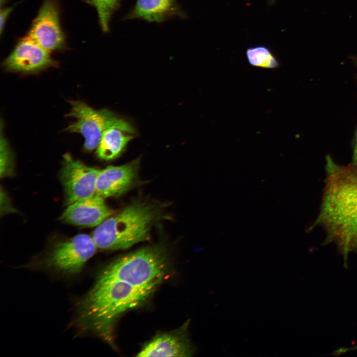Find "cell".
<instances>
[{
	"label": "cell",
	"instance_id": "10",
	"mask_svg": "<svg viewBox=\"0 0 357 357\" xmlns=\"http://www.w3.org/2000/svg\"><path fill=\"white\" fill-rule=\"evenodd\" d=\"M112 213L104 198L95 194L68 205L60 219L68 224L92 227L99 225Z\"/></svg>",
	"mask_w": 357,
	"mask_h": 357
},
{
	"label": "cell",
	"instance_id": "19",
	"mask_svg": "<svg viewBox=\"0 0 357 357\" xmlns=\"http://www.w3.org/2000/svg\"><path fill=\"white\" fill-rule=\"evenodd\" d=\"M351 164L357 168V129L356 134V138L355 140L353 147V158L352 162Z\"/></svg>",
	"mask_w": 357,
	"mask_h": 357
},
{
	"label": "cell",
	"instance_id": "2",
	"mask_svg": "<svg viewBox=\"0 0 357 357\" xmlns=\"http://www.w3.org/2000/svg\"><path fill=\"white\" fill-rule=\"evenodd\" d=\"M157 286L138 287L117 280L96 282L78 305L77 323L83 329L110 340L119 315L143 304Z\"/></svg>",
	"mask_w": 357,
	"mask_h": 357
},
{
	"label": "cell",
	"instance_id": "12",
	"mask_svg": "<svg viewBox=\"0 0 357 357\" xmlns=\"http://www.w3.org/2000/svg\"><path fill=\"white\" fill-rule=\"evenodd\" d=\"M174 17H186L177 0H136L123 19H139L161 23Z\"/></svg>",
	"mask_w": 357,
	"mask_h": 357
},
{
	"label": "cell",
	"instance_id": "11",
	"mask_svg": "<svg viewBox=\"0 0 357 357\" xmlns=\"http://www.w3.org/2000/svg\"><path fill=\"white\" fill-rule=\"evenodd\" d=\"M138 162L120 166H109L100 170L96 180V194L106 198L119 196L127 190L136 176Z\"/></svg>",
	"mask_w": 357,
	"mask_h": 357
},
{
	"label": "cell",
	"instance_id": "4",
	"mask_svg": "<svg viewBox=\"0 0 357 357\" xmlns=\"http://www.w3.org/2000/svg\"><path fill=\"white\" fill-rule=\"evenodd\" d=\"M166 260L159 247H145L110 263L96 282L117 280L138 287L158 285L165 272Z\"/></svg>",
	"mask_w": 357,
	"mask_h": 357
},
{
	"label": "cell",
	"instance_id": "16",
	"mask_svg": "<svg viewBox=\"0 0 357 357\" xmlns=\"http://www.w3.org/2000/svg\"><path fill=\"white\" fill-rule=\"evenodd\" d=\"M83 0L96 9L99 22L103 32H108L112 17L115 12L119 8L122 0Z\"/></svg>",
	"mask_w": 357,
	"mask_h": 357
},
{
	"label": "cell",
	"instance_id": "20",
	"mask_svg": "<svg viewBox=\"0 0 357 357\" xmlns=\"http://www.w3.org/2000/svg\"><path fill=\"white\" fill-rule=\"evenodd\" d=\"M357 350V346H355L354 347L350 348L342 349L341 350H339V351H338V353H345V352H347V351H349L350 350Z\"/></svg>",
	"mask_w": 357,
	"mask_h": 357
},
{
	"label": "cell",
	"instance_id": "1",
	"mask_svg": "<svg viewBox=\"0 0 357 357\" xmlns=\"http://www.w3.org/2000/svg\"><path fill=\"white\" fill-rule=\"evenodd\" d=\"M325 179L318 215L308 230L321 226L325 243L336 244L345 260L357 250V168L326 157Z\"/></svg>",
	"mask_w": 357,
	"mask_h": 357
},
{
	"label": "cell",
	"instance_id": "5",
	"mask_svg": "<svg viewBox=\"0 0 357 357\" xmlns=\"http://www.w3.org/2000/svg\"><path fill=\"white\" fill-rule=\"evenodd\" d=\"M70 104L67 116L76 120L65 130L82 135L84 138V148L87 151L96 149L103 133L108 128L117 127L130 134L134 133L128 122L108 109L95 110L80 101H71Z\"/></svg>",
	"mask_w": 357,
	"mask_h": 357
},
{
	"label": "cell",
	"instance_id": "22",
	"mask_svg": "<svg viewBox=\"0 0 357 357\" xmlns=\"http://www.w3.org/2000/svg\"><path fill=\"white\" fill-rule=\"evenodd\" d=\"M275 0H267L268 3L270 5H271L274 3Z\"/></svg>",
	"mask_w": 357,
	"mask_h": 357
},
{
	"label": "cell",
	"instance_id": "15",
	"mask_svg": "<svg viewBox=\"0 0 357 357\" xmlns=\"http://www.w3.org/2000/svg\"><path fill=\"white\" fill-rule=\"evenodd\" d=\"M245 55L248 63L254 67L275 69L280 64L272 51L264 45L250 47L246 50Z\"/></svg>",
	"mask_w": 357,
	"mask_h": 357
},
{
	"label": "cell",
	"instance_id": "7",
	"mask_svg": "<svg viewBox=\"0 0 357 357\" xmlns=\"http://www.w3.org/2000/svg\"><path fill=\"white\" fill-rule=\"evenodd\" d=\"M60 13L58 0H43L27 35L50 52L62 51L67 47Z\"/></svg>",
	"mask_w": 357,
	"mask_h": 357
},
{
	"label": "cell",
	"instance_id": "6",
	"mask_svg": "<svg viewBox=\"0 0 357 357\" xmlns=\"http://www.w3.org/2000/svg\"><path fill=\"white\" fill-rule=\"evenodd\" d=\"M97 248L92 237L78 234L55 244L46 264L47 267L58 272L75 274L94 255Z\"/></svg>",
	"mask_w": 357,
	"mask_h": 357
},
{
	"label": "cell",
	"instance_id": "9",
	"mask_svg": "<svg viewBox=\"0 0 357 357\" xmlns=\"http://www.w3.org/2000/svg\"><path fill=\"white\" fill-rule=\"evenodd\" d=\"M50 53L26 35L18 40L3 65L11 72L36 73L58 66L59 62L52 58Z\"/></svg>",
	"mask_w": 357,
	"mask_h": 357
},
{
	"label": "cell",
	"instance_id": "8",
	"mask_svg": "<svg viewBox=\"0 0 357 357\" xmlns=\"http://www.w3.org/2000/svg\"><path fill=\"white\" fill-rule=\"evenodd\" d=\"M99 171L100 170L74 159L69 154L63 156L60 179L68 205L96 194V180Z\"/></svg>",
	"mask_w": 357,
	"mask_h": 357
},
{
	"label": "cell",
	"instance_id": "21",
	"mask_svg": "<svg viewBox=\"0 0 357 357\" xmlns=\"http://www.w3.org/2000/svg\"><path fill=\"white\" fill-rule=\"evenodd\" d=\"M8 0H0V6L4 5Z\"/></svg>",
	"mask_w": 357,
	"mask_h": 357
},
{
	"label": "cell",
	"instance_id": "14",
	"mask_svg": "<svg viewBox=\"0 0 357 357\" xmlns=\"http://www.w3.org/2000/svg\"><path fill=\"white\" fill-rule=\"evenodd\" d=\"M119 128L111 127L103 133L96 148V155L104 160L118 157L134 136Z\"/></svg>",
	"mask_w": 357,
	"mask_h": 357
},
{
	"label": "cell",
	"instance_id": "13",
	"mask_svg": "<svg viewBox=\"0 0 357 357\" xmlns=\"http://www.w3.org/2000/svg\"><path fill=\"white\" fill-rule=\"evenodd\" d=\"M191 354L186 338L178 333H172L155 337L143 348L137 356L189 357Z\"/></svg>",
	"mask_w": 357,
	"mask_h": 357
},
{
	"label": "cell",
	"instance_id": "17",
	"mask_svg": "<svg viewBox=\"0 0 357 357\" xmlns=\"http://www.w3.org/2000/svg\"><path fill=\"white\" fill-rule=\"evenodd\" d=\"M1 130L0 134V176L8 175L12 169V155L8 143Z\"/></svg>",
	"mask_w": 357,
	"mask_h": 357
},
{
	"label": "cell",
	"instance_id": "18",
	"mask_svg": "<svg viewBox=\"0 0 357 357\" xmlns=\"http://www.w3.org/2000/svg\"><path fill=\"white\" fill-rule=\"evenodd\" d=\"M14 5L7 7H1L0 8V35H2L3 31L4 30L6 22L8 19V17L12 12Z\"/></svg>",
	"mask_w": 357,
	"mask_h": 357
},
{
	"label": "cell",
	"instance_id": "3",
	"mask_svg": "<svg viewBox=\"0 0 357 357\" xmlns=\"http://www.w3.org/2000/svg\"><path fill=\"white\" fill-rule=\"evenodd\" d=\"M157 215L155 206L135 203L104 220L96 228L92 237L97 247L102 249L128 248L148 238Z\"/></svg>",
	"mask_w": 357,
	"mask_h": 357
}]
</instances>
